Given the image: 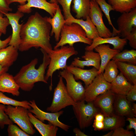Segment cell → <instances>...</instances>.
Masks as SVG:
<instances>
[{
    "label": "cell",
    "mask_w": 136,
    "mask_h": 136,
    "mask_svg": "<svg viewBox=\"0 0 136 136\" xmlns=\"http://www.w3.org/2000/svg\"></svg>",
    "instance_id": "obj_54"
},
{
    "label": "cell",
    "mask_w": 136,
    "mask_h": 136,
    "mask_svg": "<svg viewBox=\"0 0 136 136\" xmlns=\"http://www.w3.org/2000/svg\"><path fill=\"white\" fill-rule=\"evenodd\" d=\"M89 16L96 27L99 37L107 38L113 36L112 33L104 22L102 11L95 1L91 0Z\"/></svg>",
    "instance_id": "obj_11"
},
{
    "label": "cell",
    "mask_w": 136,
    "mask_h": 136,
    "mask_svg": "<svg viewBox=\"0 0 136 136\" xmlns=\"http://www.w3.org/2000/svg\"><path fill=\"white\" fill-rule=\"evenodd\" d=\"M20 88L12 75L6 72L0 76V92L18 96L20 94Z\"/></svg>",
    "instance_id": "obj_20"
},
{
    "label": "cell",
    "mask_w": 136,
    "mask_h": 136,
    "mask_svg": "<svg viewBox=\"0 0 136 136\" xmlns=\"http://www.w3.org/2000/svg\"><path fill=\"white\" fill-rule=\"evenodd\" d=\"M73 108L80 128L82 129L90 125L98 111L93 102L85 104L84 100L76 102Z\"/></svg>",
    "instance_id": "obj_7"
},
{
    "label": "cell",
    "mask_w": 136,
    "mask_h": 136,
    "mask_svg": "<svg viewBox=\"0 0 136 136\" xmlns=\"http://www.w3.org/2000/svg\"><path fill=\"white\" fill-rule=\"evenodd\" d=\"M116 95L110 90L98 96L94 100L95 106L100 108L105 117L113 115Z\"/></svg>",
    "instance_id": "obj_15"
},
{
    "label": "cell",
    "mask_w": 136,
    "mask_h": 136,
    "mask_svg": "<svg viewBox=\"0 0 136 136\" xmlns=\"http://www.w3.org/2000/svg\"><path fill=\"white\" fill-rule=\"evenodd\" d=\"M126 120L128 121L129 122V124L126 127L127 129L129 130L132 128L134 130V133L136 134V118L133 117H128Z\"/></svg>",
    "instance_id": "obj_43"
},
{
    "label": "cell",
    "mask_w": 136,
    "mask_h": 136,
    "mask_svg": "<svg viewBox=\"0 0 136 136\" xmlns=\"http://www.w3.org/2000/svg\"><path fill=\"white\" fill-rule=\"evenodd\" d=\"M82 58L84 60L75 58L72 61L71 65L83 69L85 66H92L98 70L100 68V59L98 53L94 52L93 50L86 51Z\"/></svg>",
    "instance_id": "obj_18"
},
{
    "label": "cell",
    "mask_w": 136,
    "mask_h": 136,
    "mask_svg": "<svg viewBox=\"0 0 136 136\" xmlns=\"http://www.w3.org/2000/svg\"><path fill=\"white\" fill-rule=\"evenodd\" d=\"M65 21V24L75 23L79 25L85 31L87 37L91 40L99 37L97 29L89 16L87 17L85 20L82 19L75 18L73 17Z\"/></svg>",
    "instance_id": "obj_22"
},
{
    "label": "cell",
    "mask_w": 136,
    "mask_h": 136,
    "mask_svg": "<svg viewBox=\"0 0 136 136\" xmlns=\"http://www.w3.org/2000/svg\"><path fill=\"white\" fill-rule=\"evenodd\" d=\"M108 2L114 11L121 13L136 8V0H108Z\"/></svg>",
    "instance_id": "obj_29"
},
{
    "label": "cell",
    "mask_w": 136,
    "mask_h": 136,
    "mask_svg": "<svg viewBox=\"0 0 136 136\" xmlns=\"http://www.w3.org/2000/svg\"><path fill=\"white\" fill-rule=\"evenodd\" d=\"M30 121L33 126L42 136H56L58 129L56 126L49 122L46 124L36 118L32 113L29 112Z\"/></svg>",
    "instance_id": "obj_24"
},
{
    "label": "cell",
    "mask_w": 136,
    "mask_h": 136,
    "mask_svg": "<svg viewBox=\"0 0 136 136\" xmlns=\"http://www.w3.org/2000/svg\"><path fill=\"white\" fill-rule=\"evenodd\" d=\"M91 0H73L72 10L77 19H86L89 16Z\"/></svg>",
    "instance_id": "obj_27"
},
{
    "label": "cell",
    "mask_w": 136,
    "mask_h": 136,
    "mask_svg": "<svg viewBox=\"0 0 136 136\" xmlns=\"http://www.w3.org/2000/svg\"><path fill=\"white\" fill-rule=\"evenodd\" d=\"M27 0H6L7 4L9 5L11 4L14 2H18L20 5H24L26 4Z\"/></svg>",
    "instance_id": "obj_46"
},
{
    "label": "cell",
    "mask_w": 136,
    "mask_h": 136,
    "mask_svg": "<svg viewBox=\"0 0 136 136\" xmlns=\"http://www.w3.org/2000/svg\"><path fill=\"white\" fill-rule=\"evenodd\" d=\"M73 0H56L58 3L61 6L65 20L73 17L71 12V6Z\"/></svg>",
    "instance_id": "obj_35"
},
{
    "label": "cell",
    "mask_w": 136,
    "mask_h": 136,
    "mask_svg": "<svg viewBox=\"0 0 136 136\" xmlns=\"http://www.w3.org/2000/svg\"><path fill=\"white\" fill-rule=\"evenodd\" d=\"M123 38L128 41L130 47L136 49V27H133L131 31L125 35Z\"/></svg>",
    "instance_id": "obj_38"
},
{
    "label": "cell",
    "mask_w": 136,
    "mask_h": 136,
    "mask_svg": "<svg viewBox=\"0 0 136 136\" xmlns=\"http://www.w3.org/2000/svg\"><path fill=\"white\" fill-rule=\"evenodd\" d=\"M105 72L103 73L104 79L107 82L111 83L116 78L119 71L115 60L112 59L107 63L105 67Z\"/></svg>",
    "instance_id": "obj_32"
},
{
    "label": "cell",
    "mask_w": 136,
    "mask_h": 136,
    "mask_svg": "<svg viewBox=\"0 0 136 136\" xmlns=\"http://www.w3.org/2000/svg\"><path fill=\"white\" fill-rule=\"evenodd\" d=\"M111 84L110 90L115 95H118L126 96L133 86L121 73Z\"/></svg>",
    "instance_id": "obj_23"
},
{
    "label": "cell",
    "mask_w": 136,
    "mask_h": 136,
    "mask_svg": "<svg viewBox=\"0 0 136 136\" xmlns=\"http://www.w3.org/2000/svg\"><path fill=\"white\" fill-rule=\"evenodd\" d=\"M114 108L118 115L122 116H134L132 106L126 96L116 95L114 103Z\"/></svg>",
    "instance_id": "obj_25"
},
{
    "label": "cell",
    "mask_w": 136,
    "mask_h": 136,
    "mask_svg": "<svg viewBox=\"0 0 136 136\" xmlns=\"http://www.w3.org/2000/svg\"><path fill=\"white\" fill-rule=\"evenodd\" d=\"M73 131L77 136H87V135L81 131L80 129L77 128H75L73 129Z\"/></svg>",
    "instance_id": "obj_48"
},
{
    "label": "cell",
    "mask_w": 136,
    "mask_h": 136,
    "mask_svg": "<svg viewBox=\"0 0 136 136\" xmlns=\"http://www.w3.org/2000/svg\"><path fill=\"white\" fill-rule=\"evenodd\" d=\"M28 109L21 106H13L10 105L6 106L5 112L10 119L17 124L23 131L30 135L36 132L33 125L30 122Z\"/></svg>",
    "instance_id": "obj_5"
},
{
    "label": "cell",
    "mask_w": 136,
    "mask_h": 136,
    "mask_svg": "<svg viewBox=\"0 0 136 136\" xmlns=\"http://www.w3.org/2000/svg\"><path fill=\"white\" fill-rule=\"evenodd\" d=\"M12 9L10 8L7 3L6 0H0V12L4 15L12 11Z\"/></svg>",
    "instance_id": "obj_41"
},
{
    "label": "cell",
    "mask_w": 136,
    "mask_h": 136,
    "mask_svg": "<svg viewBox=\"0 0 136 136\" xmlns=\"http://www.w3.org/2000/svg\"><path fill=\"white\" fill-rule=\"evenodd\" d=\"M4 15L0 12V31L5 35L7 27L10 24L8 19L6 17H4Z\"/></svg>",
    "instance_id": "obj_39"
},
{
    "label": "cell",
    "mask_w": 136,
    "mask_h": 136,
    "mask_svg": "<svg viewBox=\"0 0 136 136\" xmlns=\"http://www.w3.org/2000/svg\"><path fill=\"white\" fill-rule=\"evenodd\" d=\"M27 3L19 5L17 10L23 13L29 14L31 12V8H38L44 10L53 17L57 9L58 4L47 2V0H27Z\"/></svg>",
    "instance_id": "obj_13"
},
{
    "label": "cell",
    "mask_w": 136,
    "mask_h": 136,
    "mask_svg": "<svg viewBox=\"0 0 136 136\" xmlns=\"http://www.w3.org/2000/svg\"><path fill=\"white\" fill-rule=\"evenodd\" d=\"M60 37L59 41L54 46V49L67 44L73 46L76 43L81 42L90 45L92 42V40L87 37L82 27L75 23L65 24L61 31Z\"/></svg>",
    "instance_id": "obj_4"
},
{
    "label": "cell",
    "mask_w": 136,
    "mask_h": 136,
    "mask_svg": "<svg viewBox=\"0 0 136 136\" xmlns=\"http://www.w3.org/2000/svg\"><path fill=\"white\" fill-rule=\"evenodd\" d=\"M111 87V83L105 80L103 73L98 74L85 88L84 100L87 103L93 102L98 96L110 89Z\"/></svg>",
    "instance_id": "obj_8"
},
{
    "label": "cell",
    "mask_w": 136,
    "mask_h": 136,
    "mask_svg": "<svg viewBox=\"0 0 136 136\" xmlns=\"http://www.w3.org/2000/svg\"><path fill=\"white\" fill-rule=\"evenodd\" d=\"M112 59L115 61L136 64V51L134 49L125 50L116 54Z\"/></svg>",
    "instance_id": "obj_31"
},
{
    "label": "cell",
    "mask_w": 136,
    "mask_h": 136,
    "mask_svg": "<svg viewBox=\"0 0 136 136\" xmlns=\"http://www.w3.org/2000/svg\"><path fill=\"white\" fill-rule=\"evenodd\" d=\"M113 130H112L110 132H109L107 134L103 135V136H112L113 133Z\"/></svg>",
    "instance_id": "obj_51"
},
{
    "label": "cell",
    "mask_w": 136,
    "mask_h": 136,
    "mask_svg": "<svg viewBox=\"0 0 136 136\" xmlns=\"http://www.w3.org/2000/svg\"><path fill=\"white\" fill-rule=\"evenodd\" d=\"M6 107L5 105L0 103V128L2 129L6 125L13 124L5 112Z\"/></svg>",
    "instance_id": "obj_36"
},
{
    "label": "cell",
    "mask_w": 136,
    "mask_h": 136,
    "mask_svg": "<svg viewBox=\"0 0 136 136\" xmlns=\"http://www.w3.org/2000/svg\"><path fill=\"white\" fill-rule=\"evenodd\" d=\"M93 127L95 131L103 130L104 128L103 121H98L94 120Z\"/></svg>",
    "instance_id": "obj_44"
},
{
    "label": "cell",
    "mask_w": 136,
    "mask_h": 136,
    "mask_svg": "<svg viewBox=\"0 0 136 136\" xmlns=\"http://www.w3.org/2000/svg\"><path fill=\"white\" fill-rule=\"evenodd\" d=\"M18 50V49L11 45L0 49V65L9 68L17 60Z\"/></svg>",
    "instance_id": "obj_26"
},
{
    "label": "cell",
    "mask_w": 136,
    "mask_h": 136,
    "mask_svg": "<svg viewBox=\"0 0 136 136\" xmlns=\"http://www.w3.org/2000/svg\"><path fill=\"white\" fill-rule=\"evenodd\" d=\"M50 3H55L58 4V3L56 0H50Z\"/></svg>",
    "instance_id": "obj_52"
},
{
    "label": "cell",
    "mask_w": 136,
    "mask_h": 136,
    "mask_svg": "<svg viewBox=\"0 0 136 136\" xmlns=\"http://www.w3.org/2000/svg\"><path fill=\"white\" fill-rule=\"evenodd\" d=\"M8 68L4 67L0 65V76L2 74L7 72L9 69Z\"/></svg>",
    "instance_id": "obj_49"
},
{
    "label": "cell",
    "mask_w": 136,
    "mask_h": 136,
    "mask_svg": "<svg viewBox=\"0 0 136 136\" xmlns=\"http://www.w3.org/2000/svg\"><path fill=\"white\" fill-rule=\"evenodd\" d=\"M103 122L104 124L103 130H114L124 126L125 120L123 116L113 114L110 116L105 117Z\"/></svg>",
    "instance_id": "obj_30"
},
{
    "label": "cell",
    "mask_w": 136,
    "mask_h": 136,
    "mask_svg": "<svg viewBox=\"0 0 136 136\" xmlns=\"http://www.w3.org/2000/svg\"><path fill=\"white\" fill-rule=\"evenodd\" d=\"M9 136H30L18 126L13 124L8 125L7 129Z\"/></svg>",
    "instance_id": "obj_37"
},
{
    "label": "cell",
    "mask_w": 136,
    "mask_h": 136,
    "mask_svg": "<svg viewBox=\"0 0 136 136\" xmlns=\"http://www.w3.org/2000/svg\"><path fill=\"white\" fill-rule=\"evenodd\" d=\"M60 76L66 82V88L71 97L76 102L84 100L85 89L80 82H77L74 75L66 69L59 72Z\"/></svg>",
    "instance_id": "obj_10"
},
{
    "label": "cell",
    "mask_w": 136,
    "mask_h": 136,
    "mask_svg": "<svg viewBox=\"0 0 136 136\" xmlns=\"http://www.w3.org/2000/svg\"><path fill=\"white\" fill-rule=\"evenodd\" d=\"M126 97L127 99L130 102L136 100V84L133 85L132 88L128 92Z\"/></svg>",
    "instance_id": "obj_42"
},
{
    "label": "cell",
    "mask_w": 136,
    "mask_h": 136,
    "mask_svg": "<svg viewBox=\"0 0 136 136\" xmlns=\"http://www.w3.org/2000/svg\"><path fill=\"white\" fill-rule=\"evenodd\" d=\"M134 134L132 131L124 129L122 127H120L113 130L112 136H133Z\"/></svg>",
    "instance_id": "obj_40"
},
{
    "label": "cell",
    "mask_w": 136,
    "mask_h": 136,
    "mask_svg": "<svg viewBox=\"0 0 136 136\" xmlns=\"http://www.w3.org/2000/svg\"><path fill=\"white\" fill-rule=\"evenodd\" d=\"M0 103L4 105H10L13 106H20L28 110L31 108L29 102L27 100L19 101L6 96L3 93L0 92Z\"/></svg>",
    "instance_id": "obj_34"
},
{
    "label": "cell",
    "mask_w": 136,
    "mask_h": 136,
    "mask_svg": "<svg viewBox=\"0 0 136 136\" xmlns=\"http://www.w3.org/2000/svg\"><path fill=\"white\" fill-rule=\"evenodd\" d=\"M43 53V62L38 69L35 68L38 59L35 58L28 64L23 66L14 76V79L20 88L25 91H30L33 88L35 84L38 82L47 83L45 79L46 70L49 65L50 58L48 54L44 50L40 49Z\"/></svg>",
    "instance_id": "obj_2"
},
{
    "label": "cell",
    "mask_w": 136,
    "mask_h": 136,
    "mask_svg": "<svg viewBox=\"0 0 136 136\" xmlns=\"http://www.w3.org/2000/svg\"><path fill=\"white\" fill-rule=\"evenodd\" d=\"M127 42L125 38H121L118 36L107 38L99 37L93 39L91 44L86 46L85 49L86 51L93 50L95 47L99 45L108 43L113 46V49L121 51L126 44Z\"/></svg>",
    "instance_id": "obj_17"
},
{
    "label": "cell",
    "mask_w": 136,
    "mask_h": 136,
    "mask_svg": "<svg viewBox=\"0 0 136 136\" xmlns=\"http://www.w3.org/2000/svg\"><path fill=\"white\" fill-rule=\"evenodd\" d=\"M94 49L98 53L100 59V67L98 70V75L103 73L106 66L116 54L120 51L111 48L109 45L105 44L99 45Z\"/></svg>",
    "instance_id": "obj_19"
},
{
    "label": "cell",
    "mask_w": 136,
    "mask_h": 136,
    "mask_svg": "<svg viewBox=\"0 0 136 136\" xmlns=\"http://www.w3.org/2000/svg\"><path fill=\"white\" fill-rule=\"evenodd\" d=\"M47 20L51 27L50 36H53L54 34L56 41L58 42L60 39L61 31L66 22L59 5H58L57 9L53 16L52 17H47Z\"/></svg>",
    "instance_id": "obj_21"
},
{
    "label": "cell",
    "mask_w": 136,
    "mask_h": 136,
    "mask_svg": "<svg viewBox=\"0 0 136 136\" xmlns=\"http://www.w3.org/2000/svg\"><path fill=\"white\" fill-rule=\"evenodd\" d=\"M47 17H43L36 12L23 23L20 31L18 50L22 52L32 47L40 48L49 56L52 54L53 50L50 43L51 27L47 21Z\"/></svg>",
    "instance_id": "obj_1"
},
{
    "label": "cell",
    "mask_w": 136,
    "mask_h": 136,
    "mask_svg": "<svg viewBox=\"0 0 136 136\" xmlns=\"http://www.w3.org/2000/svg\"><path fill=\"white\" fill-rule=\"evenodd\" d=\"M60 47L53 50L52 53L49 56L50 61L45 79L47 81L50 77L51 78L49 87L50 91L52 88V77L54 73L60 69H66L67 60L71 56L78 53L73 46L64 45Z\"/></svg>",
    "instance_id": "obj_3"
},
{
    "label": "cell",
    "mask_w": 136,
    "mask_h": 136,
    "mask_svg": "<svg viewBox=\"0 0 136 136\" xmlns=\"http://www.w3.org/2000/svg\"><path fill=\"white\" fill-rule=\"evenodd\" d=\"M117 22L119 33L122 38L131 32L136 27V8L128 12L122 13L117 19Z\"/></svg>",
    "instance_id": "obj_14"
},
{
    "label": "cell",
    "mask_w": 136,
    "mask_h": 136,
    "mask_svg": "<svg viewBox=\"0 0 136 136\" xmlns=\"http://www.w3.org/2000/svg\"><path fill=\"white\" fill-rule=\"evenodd\" d=\"M4 15L8 19L12 28V34L8 45L13 46L18 49L21 41V28L24 23L20 24L19 22L20 19L23 16V13L17 10L15 13H8Z\"/></svg>",
    "instance_id": "obj_12"
},
{
    "label": "cell",
    "mask_w": 136,
    "mask_h": 136,
    "mask_svg": "<svg viewBox=\"0 0 136 136\" xmlns=\"http://www.w3.org/2000/svg\"><path fill=\"white\" fill-rule=\"evenodd\" d=\"M94 0V1H95V0Z\"/></svg>",
    "instance_id": "obj_53"
},
{
    "label": "cell",
    "mask_w": 136,
    "mask_h": 136,
    "mask_svg": "<svg viewBox=\"0 0 136 136\" xmlns=\"http://www.w3.org/2000/svg\"><path fill=\"white\" fill-rule=\"evenodd\" d=\"M95 119L96 121H103L105 116L103 114L101 113L96 114L95 116Z\"/></svg>",
    "instance_id": "obj_47"
},
{
    "label": "cell",
    "mask_w": 136,
    "mask_h": 136,
    "mask_svg": "<svg viewBox=\"0 0 136 136\" xmlns=\"http://www.w3.org/2000/svg\"><path fill=\"white\" fill-rule=\"evenodd\" d=\"M118 69L127 80L136 84V66L125 62L115 61Z\"/></svg>",
    "instance_id": "obj_28"
},
{
    "label": "cell",
    "mask_w": 136,
    "mask_h": 136,
    "mask_svg": "<svg viewBox=\"0 0 136 136\" xmlns=\"http://www.w3.org/2000/svg\"><path fill=\"white\" fill-rule=\"evenodd\" d=\"M66 69L73 74L76 80L83 81L86 87L90 84L98 75V70L94 67L91 69L85 70L71 64L67 65Z\"/></svg>",
    "instance_id": "obj_16"
},
{
    "label": "cell",
    "mask_w": 136,
    "mask_h": 136,
    "mask_svg": "<svg viewBox=\"0 0 136 136\" xmlns=\"http://www.w3.org/2000/svg\"><path fill=\"white\" fill-rule=\"evenodd\" d=\"M100 9L104 13L108 21L109 24L113 28V36H117L119 33L118 31L113 26L112 22L110 15V12L114 11L112 6L107 3L105 0H95Z\"/></svg>",
    "instance_id": "obj_33"
},
{
    "label": "cell",
    "mask_w": 136,
    "mask_h": 136,
    "mask_svg": "<svg viewBox=\"0 0 136 136\" xmlns=\"http://www.w3.org/2000/svg\"><path fill=\"white\" fill-rule=\"evenodd\" d=\"M132 109L133 114L134 116L136 117V104L133 103L132 106Z\"/></svg>",
    "instance_id": "obj_50"
},
{
    "label": "cell",
    "mask_w": 136,
    "mask_h": 136,
    "mask_svg": "<svg viewBox=\"0 0 136 136\" xmlns=\"http://www.w3.org/2000/svg\"><path fill=\"white\" fill-rule=\"evenodd\" d=\"M29 105L31 107L28 110L29 112L33 114L35 116L43 122L47 120L53 125L61 128L65 131H68L70 126L60 121L58 118L62 115L63 111L50 113L45 112L39 109L37 106L35 101L32 100L29 101Z\"/></svg>",
    "instance_id": "obj_9"
},
{
    "label": "cell",
    "mask_w": 136,
    "mask_h": 136,
    "mask_svg": "<svg viewBox=\"0 0 136 136\" xmlns=\"http://www.w3.org/2000/svg\"><path fill=\"white\" fill-rule=\"evenodd\" d=\"M2 33L0 31V49L6 47L8 45L11 37L10 35L8 38L3 40H1L0 38Z\"/></svg>",
    "instance_id": "obj_45"
},
{
    "label": "cell",
    "mask_w": 136,
    "mask_h": 136,
    "mask_svg": "<svg viewBox=\"0 0 136 136\" xmlns=\"http://www.w3.org/2000/svg\"><path fill=\"white\" fill-rule=\"evenodd\" d=\"M76 102L69 94L63 83V78L60 76L56 87L54 89L52 101L46 110L52 113L59 111L69 106H74Z\"/></svg>",
    "instance_id": "obj_6"
}]
</instances>
